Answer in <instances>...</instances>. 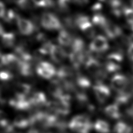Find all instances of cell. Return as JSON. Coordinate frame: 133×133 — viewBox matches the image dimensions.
<instances>
[{
    "label": "cell",
    "mask_w": 133,
    "mask_h": 133,
    "mask_svg": "<svg viewBox=\"0 0 133 133\" xmlns=\"http://www.w3.org/2000/svg\"><path fill=\"white\" fill-rule=\"evenodd\" d=\"M41 23L47 30H59L62 28V24L58 18L51 12H46L42 14Z\"/></svg>",
    "instance_id": "2"
},
{
    "label": "cell",
    "mask_w": 133,
    "mask_h": 133,
    "mask_svg": "<svg viewBox=\"0 0 133 133\" xmlns=\"http://www.w3.org/2000/svg\"><path fill=\"white\" fill-rule=\"evenodd\" d=\"M108 61H110L117 64H119L123 60V56L121 52H112L109 54L107 56Z\"/></svg>",
    "instance_id": "27"
},
{
    "label": "cell",
    "mask_w": 133,
    "mask_h": 133,
    "mask_svg": "<svg viewBox=\"0 0 133 133\" xmlns=\"http://www.w3.org/2000/svg\"><path fill=\"white\" fill-rule=\"evenodd\" d=\"M102 4L100 3H96L95 4H94L92 6H91V9L94 11H96V12H98L100 11V10L102 8Z\"/></svg>",
    "instance_id": "36"
},
{
    "label": "cell",
    "mask_w": 133,
    "mask_h": 133,
    "mask_svg": "<svg viewBox=\"0 0 133 133\" xmlns=\"http://www.w3.org/2000/svg\"><path fill=\"white\" fill-rule=\"evenodd\" d=\"M19 17V16L12 9H10L6 11L2 18L5 21L8 23H12L14 21L17 22Z\"/></svg>",
    "instance_id": "25"
},
{
    "label": "cell",
    "mask_w": 133,
    "mask_h": 133,
    "mask_svg": "<svg viewBox=\"0 0 133 133\" xmlns=\"http://www.w3.org/2000/svg\"><path fill=\"white\" fill-rule=\"evenodd\" d=\"M105 71L108 73H114L119 70L121 66L119 64L110 61H107L105 65Z\"/></svg>",
    "instance_id": "32"
},
{
    "label": "cell",
    "mask_w": 133,
    "mask_h": 133,
    "mask_svg": "<svg viewBox=\"0 0 133 133\" xmlns=\"http://www.w3.org/2000/svg\"><path fill=\"white\" fill-rule=\"evenodd\" d=\"M12 74L8 71L2 70L1 72V79L3 81H7L12 79Z\"/></svg>",
    "instance_id": "35"
},
{
    "label": "cell",
    "mask_w": 133,
    "mask_h": 133,
    "mask_svg": "<svg viewBox=\"0 0 133 133\" xmlns=\"http://www.w3.org/2000/svg\"><path fill=\"white\" fill-rule=\"evenodd\" d=\"M12 124L15 127L19 129H25L31 125L29 117H26L22 115H17L14 119Z\"/></svg>",
    "instance_id": "15"
},
{
    "label": "cell",
    "mask_w": 133,
    "mask_h": 133,
    "mask_svg": "<svg viewBox=\"0 0 133 133\" xmlns=\"http://www.w3.org/2000/svg\"><path fill=\"white\" fill-rule=\"evenodd\" d=\"M2 43L5 46L10 47L14 45L15 41V36L13 33L4 32L1 35Z\"/></svg>",
    "instance_id": "22"
},
{
    "label": "cell",
    "mask_w": 133,
    "mask_h": 133,
    "mask_svg": "<svg viewBox=\"0 0 133 133\" xmlns=\"http://www.w3.org/2000/svg\"><path fill=\"white\" fill-rule=\"evenodd\" d=\"M115 133H131L132 128L124 122H117L114 127Z\"/></svg>",
    "instance_id": "21"
},
{
    "label": "cell",
    "mask_w": 133,
    "mask_h": 133,
    "mask_svg": "<svg viewBox=\"0 0 133 133\" xmlns=\"http://www.w3.org/2000/svg\"><path fill=\"white\" fill-rule=\"evenodd\" d=\"M109 4L111 6L112 13L116 17H119L123 13L124 9L122 7V4L121 1H112L109 2Z\"/></svg>",
    "instance_id": "23"
},
{
    "label": "cell",
    "mask_w": 133,
    "mask_h": 133,
    "mask_svg": "<svg viewBox=\"0 0 133 133\" xmlns=\"http://www.w3.org/2000/svg\"><path fill=\"white\" fill-rule=\"evenodd\" d=\"M49 55L51 59L56 63L62 62L66 57V52L61 46L54 44L52 46Z\"/></svg>",
    "instance_id": "9"
},
{
    "label": "cell",
    "mask_w": 133,
    "mask_h": 133,
    "mask_svg": "<svg viewBox=\"0 0 133 133\" xmlns=\"http://www.w3.org/2000/svg\"><path fill=\"white\" fill-rule=\"evenodd\" d=\"M30 98L33 106L40 107L46 105L47 103L46 96L42 91L34 92L30 97Z\"/></svg>",
    "instance_id": "12"
},
{
    "label": "cell",
    "mask_w": 133,
    "mask_h": 133,
    "mask_svg": "<svg viewBox=\"0 0 133 133\" xmlns=\"http://www.w3.org/2000/svg\"><path fill=\"white\" fill-rule=\"evenodd\" d=\"M104 112L108 117L112 119H118L121 116L119 106L116 103L107 106L104 108Z\"/></svg>",
    "instance_id": "14"
},
{
    "label": "cell",
    "mask_w": 133,
    "mask_h": 133,
    "mask_svg": "<svg viewBox=\"0 0 133 133\" xmlns=\"http://www.w3.org/2000/svg\"><path fill=\"white\" fill-rule=\"evenodd\" d=\"M77 86L81 89H85L90 87L91 83L90 80L83 75H78L76 79Z\"/></svg>",
    "instance_id": "24"
},
{
    "label": "cell",
    "mask_w": 133,
    "mask_h": 133,
    "mask_svg": "<svg viewBox=\"0 0 133 133\" xmlns=\"http://www.w3.org/2000/svg\"><path fill=\"white\" fill-rule=\"evenodd\" d=\"M92 23L96 26L104 29L109 21L107 18L101 13L96 12L92 18Z\"/></svg>",
    "instance_id": "19"
},
{
    "label": "cell",
    "mask_w": 133,
    "mask_h": 133,
    "mask_svg": "<svg viewBox=\"0 0 133 133\" xmlns=\"http://www.w3.org/2000/svg\"><path fill=\"white\" fill-rule=\"evenodd\" d=\"M70 1H59L57 2V5L59 9L61 11H65L68 9Z\"/></svg>",
    "instance_id": "34"
},
{
    "label": "cell",
    "mask_w": 133,
    "mask_h": 133,
    "mask_svg": "<svg viewBox=\"0 0 133 133\" xmlns=\"http://www.w3.org/2000/svg\"><path fill=\"white\" fill-rule=\"evenodd\" d=\"M37 74L45 79H50L55 74L57 71L54 66L49 62L42 61L38 64L36 68Z\"/></svg>",
    "instance_id": "3"
},
{
    "label": "cell",
    "mask_w": 133,
    "mask_h": 133,
    "mask_svg": "<svg viewBox=\"0 0 133 133\" xmlns=\"http://www.w3.org/2000/svg\"><path fill=\"white\" fill-rule=\"evenodd\" d=\"M0 8H1V10H0V16H1V17L2 18V17H3V16L4 15L5 12H6V10H5V9L4 5V4L2 3V2H1Z\"/></svg>",
    "instance_id": "38"
},
{
    "label": "cell",
    "mask_w": 133,
    "mask_h": 133,
    "mask_svg": "<svg viewBox=\"0 0 133 133\" xmlns=\"http://www.w3.org/2000/svg\"><path fill=\"white\" fill-rule=\"evenodd\" d=\"M74 3H75L76 4L79 5H84L86 4L88 1H74L73 2Z\"/></svg>",
    "instance_id": "39"
},
{
    "label": "cell",
    "mask_w": 133,
    "mask_h": 133,
    "mask_svg": "<svg viewBox=\"0 0 133 133\" xmlns=\"http://www.w3.org/2000/svg\"><path fill=\"white\" fill-rule=\"evenodd\" d=\"M71 45L72 50L84 51L85 43L81 38L76 37L73 39Z\"/></svg>",
    "instance_id": "28"
},
{
    "label": "cell",
    "mask_w": 133,
    "mask_h": 133,
    "mask_svg": "<svg viewBox=\"0 0 133 133\" xmlns=\"http://www.w3.org/2000/svg\"><path fill=\"white\" fill-rule=\"evenodd\" d=\"M123 14L129 25L133 24V8L126 7L124 9Z\"/></svg>",
    "instance_id": "31"
},
{
    "label": "cell",
    "mask_w": 133,
    "mask_h": 133,
    "mask_svg": "<svg viewBox=\"0 0 133 133\" xmlns=\"http://www.w3.org/2000/svg\"><path fill=\"white\" fill-rule=\"evenodd\" d=\"M17 23L19 32L23 35H29L32 34L35 29L34 24L27 19L19 17Z\"/></svg>",
    "instance_id": "7"
},
{
    "label": "cell",
    "mask_w": 133,
    "mask_h": 133,
    "mask_svg": "<svg viewBox=\"0 0 133 133\" xmlns=\"http://www.w3.org/2000/svg\"><path fill=\"white\" fill-rule=\"evenodd\" d=\"M128 84V80L126 77L120 74L114 75L111 79V86L115 91L121 92L124 91Z\"/></svg>",
    "instance_id": "5"
},
{
    "label": "cell",
    "mask_w": 133,
    "mask_h": 133,
    "mask_svg": "<svg viewBox=\"0 0 133 133\" xmlns=\"http://www.w3.org/2000/svg\"><path fill=\"white\" fill-rule=\"evenodd\" d=\"M48 91L51 96L57 99L63 94V88L58 79L53 80L50 83L48 86Z\"/></svg>",
    "instance_id": "13"
},
{
    "label": "cell",
    "mask_w": 133,
    "mask_h": 133,
    "mask_svg": "<svg viewBox=\"0 0 133 133\" xmlns=\"http://www.w3.org/2000/svg\"><path fill=\"white\" fill-rule=\"evenodd\" d=\"M68 126L75 133H89L94 126L87 115L79 114L70 120Z\"/></svg>",
    "instance_id": "1"
},
{
    "label": "cell",
    "mask_w": 133,
    "mask_h": 133,
    "mask_svg": "<svg viewBox=\"0 0 133 133\" xmlns=\"http://www.w3.org/2000/svg\"><path fill=\"white\" fill-rule=\"evenodd\" d=\"M93 89L98 101L101 103H104L110 95L109 88L102 83L97 84L94 86Z\"/></svg>",
    "instance_id": "6"
},
{
    "label": "cell",
    "mask_w": 133,
    "mask_h": 133,
    "mask_svg": "<svg viewBox=\"0 0 133 133\" xmlns=\"http://www.w3.org/2000/svg\"><path fill=\"white\" fill-rule=\"evenodd\" d=\"M100 63L96 58L89 56L85 62V69L90 74L95 76L100 70Z\"/></svg>",
    "instance_id": "10"
},
{
    "label": "cell",
    "mask_w": 133,
    "mask_h": 133,
    "mask_svg": "<svg viewBox=\"0 0 133 133\" xmlns=\"http://www.w3.org/2000/svg\"><path fill=\"white\" fill-rule=\"evenodd\" d=\"M78 28L87 37L92 38L95 36V30L90 21L81 25Z\"/></svg>",
    "instance_id": "20"
},
{
    "label": "cell",
    "mask_w": 133,
    "mask_h": 133,
    "mask_svg": "<svg viewBox=\"0 0 133 133\" xmlns=\"http://www.w3.org/2000/svg\"><path fill=\"white\" fill-rule=\"evenodd\" d=\"M17 69L21 75L24 76H31L33 73L32 65L31 62H22L19 60Z\"/></svg>",
    "instance_id": "17"
},
{
    "label": "cell",
    "mask_w": 133,
    "mask_h": 133,
    "mask_svg": "<svg viewBox=\"0 0 133 133\" xmlns=\"http://www.w3.org/2000/svg\"><path fill=\"white\" fill-rule=\"evenodd\" d=\"M31 89V87L28 84L22 83L18 85L16 88V94L26 96H27Z\"/></svg>",
    "instance_id": "26"
},
{
    "label": "cell",
    "mask_w": 133,
    "mask_h": 133,
    "mask_svg": "<svg viewBox=\"0 0 133 133\" xmlns=\"http://www.w3.org/2000/svg\"><path fill=\"white\" fill-rule=\"evenodd\" d=\"M16 4L20 8L24 9L36 7L34 1H29L26 0H20L16 1Z\"/></svg>",
    "instance_id": "30"
},
{
    "label": "cell",
    "mask_w": 133,
    "mask_h": 133,
    "mask_svg": "<svg viewBox=\"0 0 133 133\" xmlns=\"http://www.w3.org/2000/svg\"><path fill=\"white\" fill-rule=\"evenodd\" d=\"M128 54L130 59L133 62V43H131L129 46L128 49Z\"/></svg>",
    "instance_id": "37"
},
{
    "label": "cell",
    "mask_w": 133,
    "mask_h": 133,
    "mask_svg": "<svg viewBox=\"0 0 133 133\" xmlns=\"http://www.w3.org/2000/svg\"><path fill=\"white\" fill-rule=\"evenodd\" d=\"M103 29L107 36L111 39L119 37L122 33L121 29L118 25L109 21Z\"/></svg>",
    "instance_id": "11"
},
{
    "label": "cell",
    "mask_w": 133,
    "mask_h": 133,
    "mask_svg": "<svg viewBox=\"0 0 133 133\" xmlns=\"http://www.w3.org/2000/svg\"><path fill=\"white\" fill-rule=\"evenodd\" d=\"M58 41L59 44L63 46H68L71 45L73 42L71 34L64 29H61L59 32Z\"/></svg>",
    "instance_id": "16"
},
{
    "label": "cell",
    "mask_w": 133,
    "mask_h": 133,
    "mask_svg": "<svg viewBox=\"0 0 133 133\" xmlns=\"http://www.w3.org/2000/svg\"><path fill=\"white\" fill-rule=\"evenodd\" d=\"M109 45L107 38L101 35L96 36L90 43L89 48L90 51L95 52H102L107 50Z\"/></svg>",
    "instance_id": "4"
},
{
    "label": "cell",
    "mask_w": 133,
    "mask_h": 133,
    "mask_svg": "<svg viewBox=\"0 0 133 133\" xmlns=\"http://www.w3.org/2000/svg\"><path fill=\"white\" fill-rule=\"evenodd\" d=\"M86 56L84 51L71 50L69 54V59L74 68L78 69L84 62Z\"/></svg>",
    "instance_id": "8"
},
{
    "label": "cell",
    "mask_w": 133,
    "mask_h": 133,
    "mask_svg": "<svg viewBox=\"0 0 133 133\" xmlns=\"http://www.w3.org/2000/svg\"><path fill=\"white\" fill-rule=\"evenodd\" d=\"M52 45L53 44L50 42L46 41L42 44L41 46L38 49V52L42 55L50 54Z\"/></svg>",
    "instance_id": "29"
},
{
    "label": "cell",
    "mask_w": 133,
    "mask_h": 133,
    "mask_svg": "<svg viewBox=\"0 0 133 133\" xmlns=\"http://www.w3.org/2000/svg\"><path fill=\"white\" fill-rule=\"evenodd\" d=\"M93 127L98 133H109L110 132V125L107 121L103 119H97Z\"/></svg>",
    "instance_id": "18"
},
{
    "label": "cell",
    "mask_w": 133,
    "mask_h": 133,
    "mask_svg": "<svg viewBox=\"0 0 133 133\" xmlns=\"http://www.w3.org/2000/svg\"><path fill=\"white\" fill-rule=\"evenodd\" d=\"M36 7H42L44 8L51 7L54 5V2L52 1H34Z\"/></svg>",
    "instance_id": "33"
}]
</instances>
